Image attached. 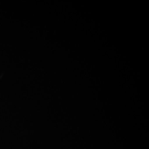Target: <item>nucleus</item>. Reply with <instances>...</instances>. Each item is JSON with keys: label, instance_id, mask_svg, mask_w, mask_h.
Instances as JSON below:
<instances>
[]
</instances>
